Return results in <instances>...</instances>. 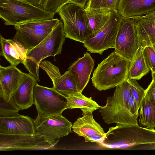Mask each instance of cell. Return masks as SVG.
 I'll return each instance as SVG.
<instances>
[{
    "label": "cell",
    "instance_id": "cell-1",
    "mask_svg": "<svg viewBox=\"0 0 155 155\" xmlns=\"http://www.w3.org/2000/svg\"><path fill=\"white\" fill-rule=\"evenodd\" d=\"M100 143L110 148L155 149V130L136 125H117L109 128Z\"/></svg>",
    "mask_w": 155,
    "mask_h": 155
},
{
    "label": "cell",
    "instance_id": "cell-2",
    "mask_svg": "<svg viewBox=\"0 0 155 155\" xmlns=\"http://www.w3.org/2000/svg\"><path fill=\"white\" fill-rule=\"evenodd\" d=\"M130 61L114 51L99 64L91 80L93 85L99 91L113 88L128 78Z\"/></svg>",
    "mask_w": 155,
    "mask_h": 155
},
{
    "label": "cell",
    "instance_id": "cell-3",
    "mask_svg": "<svg viewBox=\"0 0 155 155\" xmlns=\"http://www.w3.org/2000/svg\"><path fill=\"white\" fill-rule=\"evenodd\" d=\"M116 87L113 95L107 97L106 105L99 107L105 122L117 125H138L137 117L129 110L128 100L131 94L130 83L126 80Z\"/></svg>",
    "mask_w": 155,
    "mask_h": 155
},
{
    "label": "cell",
    "instance_id": "cell-4",
    "mask_svg": "<svg viewBox=\"0 0 155 155\" xmlns=\"http://www.w3.org/2000/svg\"><path fill=\"white\" fill-rule=\"evenodd\" d=\"M65 38L63 23L60 20L44 40L34 48L28 50L26 58L22 64L37 81H40V63L47 57L61 54Z\"/></svg>",
    "mask_w": 155,
    "mask_h": 155
},
{
    "label": "cell",
    "instance_id": "cell-5",
    "mask_svg": "<svg viewBox=\"0 0 155 155\" xmlns=\"http://www.w3.org/2000/svg\"><path fill=\"white\" fill-rule=\"evenodd\" d=\"M54 14L18 0H0V17L6 25L54 19Z\"/></svg>",
    "mask_w": 155,
    "mask_h": 155
},
{
    "label": "cell",
    "instance_id": "cell-6",
    "mask_svg": "<svg viewBox=\"0 0 155 155\" xmlns=\"http://www.w3.org/2000/svg\"><path fill=\"white\" fill-rule=\"evenodd\" d=\"M58 13L63 22L66 38L83 43L93 37L84 8L68 3L63 5Z\"/></svg>",
    "mask_w": 155,
    "mask_h": 155
},
{
    "label": "cell",
    "instance_id": "cell-7",
    "mask_svg": "<svg viewBox=\"0 0 155 155\" xmlns=\"http://www.w3.org/2000/svg\"><path fill=\"white\" fill-rule=\"evenodd\" d=\"M38 114L34 120V134L42 137L49 143L56 145L61 138L72 132V123L61 114L46 116Z\"/></svg>",
    "mask_w": 155,
    "mask_h": 155
},
{
    "label": "cell",
    "instance_id": "cell-8",
    "mask_svg": "<svg viewBox=\"0 0 155 155\" xmlns=\"http://www.w3.org/2000/svg\"><path fill=\"white\" fill-rule=\"evenodd\" d=\"M123 17L117 12L112 11L102 29L94 37L83 43V46L90 53L101 55L105 50L115 46L120 23Z\"/></svg>",
    "mask_w": 155,
    "mask_h": 155
},
{
    "label": "cell",
    "instance_id": "cell-9",
    "mask_svg": "<svg viewBox=\"0 0 155 155\" xmlns=\"http://www.w3.org/2000/svg\"><path fill=\"white\" fill-rule=\"evenodd\" d=\"M33 104L38 113L46 116L62 114L67 109L63 97L53 87L38 85L36 83L33 90Z\"/></svg>",
    "mask_w": 155,
    "mask_h": 155
},
{
    "label": "cell",
    "instance_id": "cell-10",
    "mask_svg": "<svg viewBox=\"0 0 155 155\" xmlns=\"http://www.w3.org/2000/svg\"><path fill=\"white\" fill-rule=\"evenodd\" d=\"M139 47L138 34L133 19L123 17L116 37L114 51L131 61Z\"/></svg>",
    "mask_w": 155,
    "mask_h": 155
},
{
    "label": "cell",
    "instance_id": "cell-11",
    "mask_svg": "<svg viewBox=\"0 0 155 155\" xmlns=\"http://www.w3.org/2000/svg\"><path fill=\"white\" fill-rule=\"evenodd\" d=\"M55 145L46 141L35 135L0 134V150H45L54 149Z\"/></svg>",
    "mask_w": 155,
    "mask_h": 155
},
{
    "label": "cell",
    "instance_id": "cell-12",
    "mask_svg": "<svg viewBox=\"0 0 155 155\" xmlns=\"http://www.w3.org/2000/svg\"><path fill=\"white\" fill-rule=\"evenodd\" d=\"M39 67L46 72L51 80L53 87L63 97L71 92H78L77 76L71 70L68 69L61 75L59 68L48 61H41Z\"/></svg>",
    "mask_w": 155,
    "mask_h": 155
},
{
    "label": "cell",
    "instance_id": "cell-13",
    "mask_svg": "<svg viewBox=\"0 0 155 155\" xmlns=\"http://www.w3.org/2000/svg\"><path fill=\"white\" fill-rule=\"evenodd\" d=\"M34 120L18 113L8 117H0V134L12 135L35 134Z\"/></svg>",
    "mask_w": 155,
    "mask_h": 155
},
{
    "label": "cell",
    "instance_id": "cell-14",
    "mask_svg": "<svg viewBox=\"0 0 155 155\" xmlns=\"http://www.w3.org/2000/svg\"><path fill=\"white\" fill-rule=\"evenodd\" d=\"M131 18L134 21L140 46H153L155 39V7L144 15Z\"/></svg>",
    "mask_w": 155,
    "mask_h": 155
},
{
    "label": "cell",
    "instance_id": "cell-15",
    "mask_svg": "<svg viewBox=\"0 0 155 155\" xmlns=\"http://www.w3.org/2000/svg\"><path fill=\"white\" fill-rule=\"evenodd\" d=\"M24 73L16 66H0V95L8 101L18 87Z\"/></svg>",
    "mask_w": 155,
    "mask_h": 155
},
{
    "label": "cell",
    "instance_id": "cell-16",
    "mask_svg": "<svg viewBox=\"0 0 155 155\" xmlns=\"http://www.w3.org/2000/svg\"><path fill=\"white\" fill-rule=\"evenodd\" d=\"M37 81L30 74L23 73L19 85L12 97L19 110L29 108L33 104V90Z\"/></svg>",
    "mask_w": 155,
    "mask_h": 155
},
{
    "label": "cell",
    "instance_id": "cell-17",
    "mask_svg": "<svg viewBox=\"0 0 155 155\" xmlns=\"http://www.w3.org/2000/svg\"><path fill=\"white\" fill-rule=\"evenodd\" d=\"M155 7V0H120L118 13L123 18H130L145 14Z\"/></svg>",
    "mask_w": 155,
    "mask_h": 155
},
{
    "label": "cell",
    "instance_id": "cell-18",
    "mask_svg": "<svg viewBox=\"0 0 155 155\" xmlns=\"http://www.w3.org/2000/svg\"><path fill=\"white\" fill-rule=\"evenodd\" d=\"M82 111V117L78 118L72 125L73 131L84 138L95 135H105L103 129L94 119L93 112L85 110Z\"/></svg>",
    "mask_w": 155,
    "mask_h": 155
},
{
    "label": "cell",
    "instance_id": "cell-19",
    "mask_svg": "<svg viewBox=\"0 0 155 155\" xmlns=\"http://www.w3.org/2000/svg\"><path fill=\"white\" fill-rule=\"evenodd\" d=\"M94 65V60L90 54L86 52L83 57L73 62L68 69L76 75L78 82V91L82 92L88 83Z\"/></svg>",
    "mask_w": 155,
    "mask_h": 155
},
{
    "label": "cell",
    "instance_id": "cell-20",
    "mask_svg": "<svg viewBox=\"0 0 155 155\" xmlns=\"http://www.w3.org/2000/svg\"><path fill=\"white\" fill-rule=\"evenodd\" d=\"M0 55L10 64L17 66L25 60L28 50L14 39H7L0 35Z\"/></svg>",
    "mask_w": 155,
    "mask_h": 155
},
{
    "label": "cell",
    "instance_id": "cell-21",
    "mask_svg": "<svg viewBox=\"0 0 155 155\" xmlns=\"http://www.w3.org/2000/svg\"><path fill=\"white\" fill-rule=\"evenodd\" d=\"M15 28L16 33L13 39L21 44L28 50L33 48L38 45L53 29Z\"/></svg>",
    "mask_w": 155,
    "mask_h": 155
},
{
    "label": "cell",
    "instance_id": "cell-22",
    "mask_svg": "<svg viewBox=\"0 0 155 155\" xmlns=\"http://www.w3.org/2000/svg\"><path fill=\"white\" fill-rule=\"evenodd\" d=\"M64 98L66 99L67 109L79 108L82 111L85 110L93 112L99 108V106L91 97H87L81 93L71 92Z\"/></svg>",
    "mask_w": 155,
    "mask_h": 155
},
{
    "label": "cell",
    "instance_id": "cell-23",
    "mask_svg": "<svg viewBox=\"0 0 155 155\" xmlns=\"http://www.w3.org/2000/svg\"><path fill=\"white\" fill-rule=\"evenodd\" d=\"M139 122L143 127L155 128V106L152 103L146 92L140 107Z\"/></svg>",
    "mask_w": 155,
    "mask_h": 155
},
{
    "label": "cell",
    "instance_id": "cell-24",
    "mask_svg": "<svg viewBox=\"0 0 155 155\" xmlns=\"http://www.w3.org/2000/svg\"><path fill=\"white\" fill-rule=\"evenodd\" d=\"M143 48L140 46L132 60L130 61L128 78L140 79L150 71L143 54Z\"/></svg>",
    "mask_w": 155,
    "mask_h": 155
},
{
    "label": "cell",
    "instance_id": "cell-25",
    "mask_svg": "<svg viewBox=\"0 0 155 155\" xmlns=\"http://www.w3.org/2000/svg\"><path fill=\"white\" fill-rule=\"evenodd\" d=\"M85 10L88 19L89 28L93 37L103 28L112 12H101L91 10Z\"/></svg>",
    "mask_w": 155,
    "mask_h": 155
},
{
    "label": "cell",
    "instance_id": "cell-26",
    "mask_svg": "<svg viewBox=\"0 0 155 155\" xmlns=\"http://www.w3.org/2000/svg\"><path fill=\"white\" fill-rule=\"evenodd\" d=\"M120 0H88L85 9L98 12L115 11Z\"/></svg>",
    "mask_w": 155,
    "mask_h": 155
},
{
    "label": "cell",
    "instance_id": "cell-27",
    "mask_svg": "<svg viewBox=\"0 0 155 155\" xmlns=\"http://www.w3.org/2000/svg\"><path fill=\"white\" fill-rule=\"evenodd\" d=\"M88 0H44L41 8L44 10L54 13H58L65 5L72 3L84 8Z\"/></svg>",
    "mask_w": 155,
    "mask_h": 155
},
{
    "label": "cell",
    "instance_id": "cell-28",
    "mask_svg": "<svg viewBox=\"0 0 155 155\" xmlns=\"http://www.w3.org/2000/svg\"><path fill=\"white\" fill-rule=\"evenodd\" d=\"M60 21L58 18L35 21L14 25V28L44 30L53 29Z\"/></svg>",
    "mask_w": 155,
    "mask_h": 155
},
{
    "label": "cell",
    "instance_id": "cell-29",
    "mask_svg": "<svg viewBox=\"0 0 155 155\" xmlns=\"http://www.w3.org/2000/svg\"><path fill=\"white\" fill-rule=\"evenodd\" d=\"M0 117L11 116L18 113L19 109L12 97L7 101L0 95Z\"/></svg>",
    "mask_w": 155,
    "mask_h": 155
},
{
    "label": "cell",
    "instance_id": "cell-30",
    "mask_svg": "<svg viewBox=\"0 0 155 155\" xmlns=\"http://www.w3.org/2000/svg\"><path fill=\"white\" fill-rule=\"evenodd\" d=\"M127 80L130 84L131 94L139 109L145 95V90L140 86L136 80L127 78Z\"/></svg>",
    "mask_w": 155,
    "mask_h": 155
},
{
    "label": "cell",
    "instance_id": "cell-31",
    "mask_svg": "<svg viewBox=\"0 0 155 155\" xmlns=\"http://www.w3.org/2000/svg\"><path fill=\"white\" fill-rule=\"evenodd\" d=\"M143 54L146 64L151 71H155V50L152 46H148L143 48Z\"/></svg>",
    "mask_w": 155,
    "mask_h": 155
},
{
    "label": "cell",
    "instance_id": "cell-32",
    "mask_svg": "<svg viewBox=\"0 0 155 155\" xmlns=\"http://www.w3.org/2000/svg\"><path fill=\"white\" fill-rule=\"evenodd\" d=\"M128 105L130 112L132 114L138 118L139 115V109L131 93L129 99Z\"/></svg>",
    "mask_w": 155,
    "mask_h": 155
},
{
    "label": "cell",
    "instance_id": "cell-33",
    "mask_svg": "<svg viewBox=\"0 0 155 155\" xmlns=\"http://www.w3.org/2000/svg\"><path fill=\"white\" fill-rule=\"evenodd\" d=\"M145 92L148 95L152 103L155 106V81L152 79V81Z\"/></svg>",
    "mask_w": 155,
    "mask_h": 155
},
{
    "label": "cell",
    "instance_id": "cell-34",
    "mask_svg": "<svg viewBox=\"0 0 155 155\" xmlns=\"http://www.w3.org/2000/svg\"><path fill=\"white\" fill-rule=\"evenodd\" d=\"M105 136V135H95L84 138L85 142L100 143L104 139Z\"/></svg>",
    "mask_w": 155,
    "mask_h": 155
},
{
    "label": "cell",
    "instance_id": "cell-35",
    "mask_svg": "<svg viewBox=\"0 0 155 155\" xmlns=\"http://www.w3.org/2000/svg\"><path fill=\"white\" fill-rule=\"evenodd\" d=\"M35 6L41 7L44 0H18Z\"/></svg>",
    "mask_w": 155,
    "mask_h": 155
},
{
    "label": "cell",
    "instance_id": "cell-36",
    "mask_svg": "<svg viewBox=\"0 0 155 155\" xmlns=\"http://www.w3.org/2000/svg\"><path fill=\"white\" fill-rule=\"evenodd\" d=\"M152 79L155 81V71L152 73Z\"/></svg>",
    "mask_w": 155,
    "mask_h": 155
},
{
    "label": "cell",
    "instance_id": "cell-37",
    "mask_svg": "<svg viewBox=\"0 0 155 155\" xmlns=\"http://www.w3.org/2000/svg\"><path fill=\"white\" fill-rule=\"evenodd\" d=\"M155 45V39H154V42H153V45Z\"/></svg>",
    "mask_w": 155,
    "mask_h": 155
},
{
    "label": "cell",
    "instance_id": "cell-38",
    "mask_svg": "<svg viewBox=\"0 0 155 155\" xmlns=\"http://www.w3.org/2000/svg\"><path fill=\"white\" fill-rule=\"evenodd\" d=\"M153 47L154 48V49L155 50V45H154L153 46Z\"/></svg>",
    "mask_w": 155,
    "mask_h": 155
}]
</instances>
